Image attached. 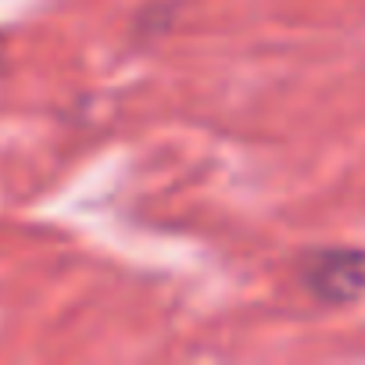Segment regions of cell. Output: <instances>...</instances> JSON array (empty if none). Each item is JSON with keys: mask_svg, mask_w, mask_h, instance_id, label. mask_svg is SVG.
<instances>
[{"mask_svg": "<svg viewBox=\"0 0 365 365\" xmlns=\"http://www.w3.org/2000/svg\"><path fill=\"white\" fill-rule=\"evenodd\" d=\"M304 290L322 304H354L365 297V251L322 247L301 262Z\"/></svg>", "mask_w": 365, "mask_h": 365, "instance_id": "obj_1", "label": "cell"}]
</instances>
